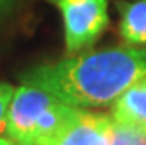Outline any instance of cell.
<instances>
[{
  "instance_id": "1",
  "label": "cell",
  "mask_w": 146,
  "mask_h": 145,
  "mask_svg": "<svg viewBox=\"0 0 146 145\" xmlns=\"http://www.w3.org/2000/svg\"><path fill=\"white\" fill-rule=\"evenodd\" d=\"M146 77V49L111 47L73 54L21 74V82L77 107H104Z\"/></svg>"
},
{
  "instance_id": "2",
  "label": "cell",
  "mask_w": 146,
  "mask_h": 145,
  "mask_svg": "<svg viewBox=\"0 0 146 145\" xmlns=\"http://www.w3.org/2000/svg\"><path fill=\"white\" fill-rule=\"evenodd\" d=\"M58 9L70 56L92 47L110 25L108 0H47Z\"/></svg>"
},
{
  "instance_id": "3",
  "label": "cell",
  "mask_w": 146,
  "mask_h": 145,
  "mask_svg": "<svg viewBox=\"0 0 146 145\" xmlns=\"http://www.w3.org/2000/svg\"><path fill=\"white\" fill-rule=\"evenodd\" d=\"M56 100L52 95L38 87L21 84L14 89V95L7 110L5 135L19 143H31L35 126L45 108Z\"/></svg>"
},
{
  "instance_id": "4",
  "label": "cell",
  "mask_w": 146,
  "mask_h": 145,
  "mask_svg": "<svg viewBox=\"0 0 146 145\" xmlns=\"http://www.w3.org/2000/svg\"><path fill=\"white\" fill-rule=\"evenodd\" d=\"M111 142L113 119L80 108L78 117L49 145H111Z\"/></svg>"
},
{
  "instance_id": "5",
  "label": "cell",
  "mask_w": 146,
  "mask_h": 145,
  "mask_svg": "<svg viewBox=\"0 0 146 145\" xmlns=\"http://www.w3.org/2000/svg\"><path fill=\"white\" fill-rule=\"evenodd\" d=\"M111 119L117 124L146 133V77L127 87L113 101Z\"/></svg>"
},
{
  "instance_id": "6",
  "label": "cell",
  "mask_w": 146,
  "mask_h": 145,
  "mask_svg": "<svg viewBox=\"0 0 146 145\" xmlns=\"http://www.w3.org/2000/svg\"><path fill=\"white\" fill-rule=\"evenodd\" d=\"M118 33L131 47H146V0H118Z\"/></svg>"
},
{
  "instance_id": "7",
  "label": "cell",
  "mask_w": 146,
  "mask_h": 145,
  "mask_svg": "<svg viewBox=\"0 0 146 145\" xmlns=\"http://www.w3.org/2000/svg\"><path fill=\"white\" fill-rule=\"evenodd\" d=\"M14 95V87L7 82L0 81V133H5V122H7V110Z\"/></svg>"
},
{
  "instance_id": "8",
  "label": "cell",
  "mask_w": 146,
  "mask_h": 145,
  "mask_svg": "<svg viewBox=\"0 0 146 145\" xmlns=\"http://www.w3.org/2000/svg\"><path fill=\"white\" fill-rule=\"evenodd\" d=\"M19 2H21V0H0V16L11 12Z\"/></svg>"
},
{
  "instance_id": "9",
  "label": "cell",
  "mask_w": 146,
  "mask_h": 145,
  "mask_svg": "<svg viewBox=\"0 0 146 145\" xmlns=\"http://www.w3.org/2000/svg\"><path fill=\"white\" fill-rule=\"evenodd\" d=\"M16 142L9 136H0V145H14Z\"/></svg>"
},
{
  "instance_id": "10",
  "label": "cell",
  "mask_w": 146,
  "mask_h": 145,
  "mask_svg": "<svg viewBox=\"0 0 146 145\" xmlns=\"http://www.w3.org/2000/svg\"><path fill=\"white\" fill-rule=\"evenodd\" d=\"M14 145H38V143H19V142H16Z\"/></svg>"
}]
</instances>
